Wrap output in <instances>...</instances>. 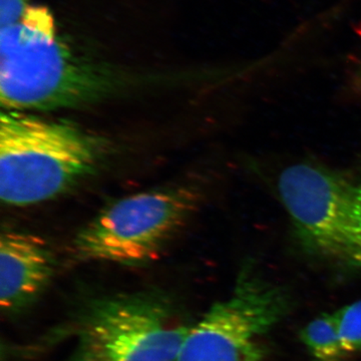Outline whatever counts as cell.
Masks as SVG:
<instances>
[{"label":"cell","instance_id":"6da1fadb","mask_svg":"<svg viewBox=\"0 0 361 361\" xmlns=\"http://www.w3.org/2000/svg\"><path fill=\"white\" fill-rule=\"evenodd\" d=\"M185 82V73L133 70L59 33L49 7L30 6L0 30V104L6 111L84 108L137 90Z\"/></svg>","mask_w":361,"mask_h":361},{"label":"cell","instance_id":"30bf717a","mask_svg":"<svg viewBox=\"0 0 361 361\" xmlns=\"http://www.w3.org/2000/svg\"><path fill=\"white\" fill-rule=\"evenodd\" d=\"M30 0H0V26L13 25L23 18L30 6Z\"/></svg>","mask_w":361,"mask_h":361},{"label":"cell","instance_id":"ba28073f","mask_svg":"<svg viewBox=\"0 0 361 361\" xmlns=\"http://www.w3.org/2000/svg\"><path fill=\"white\" fill-rule=\"evenodd\" d=\"M300 339L316 361H345L334 312L313 318L300 331Z\"/></svg>","mask_w":361,"mask_h":361},{"label":"cell","instance_id":"9c48e42d","mask_svg":"<svg viewBox=\"0 0 361 361\" xmlns=\"http://www.w3.org/2000/svg\"><path fill=\"white\" fill-rule=\"evenodd\" d=\"M337 327L346 355L353 356L361 351V299L334 311Z\"/></svg>","mask_w":361,"mask_h":361},{"label":"cell","instance_id":"7a4b0ae2","mask_svg":"<svg viewBox=\"0 0 361 361\" xmlns=\"http://www.w3.org/2000/svg\"><path fill=\"white\" fill-rule=\"evenodd\" d=\"M106 153L104 140L75 123L32 111H2V203L23 207L56 198L94 174Z\"/></svg>","mask_w":361,"mask_h":361},{"label":"cell","instance_id":"5b68a950","mask_svg":"<svg viewBox=\"0 0 361 361\" xmlns=\"http://www.w3.org/2000/svg\"><path fill=\"white\" fill-rule=\"evenodd\" d=\"M278 193L306 250L361 273V184L295 164L280 175Z\"/></svg>","mask_w":361,"mask_h":361},{"label":"cell","instance_id":"52a82bcc","mask_svg":"<svg viewBox=\"0 0 361 361\" xmlns=\"http://www.w3.org/2000/svg\"><path fill=\"white\" fill-rule=\"evenodd\" d=\"M56 272L54 253L35 235L7 230L0 237V305L16 314L47 290Z\"/></svg>","mask_w":361,"mask_h":361},{"label":"cell","instance_id":"277c9868","mask_svg":"<svg viewBox=\"0 0 361 361\" xmlns=\"http://www.w3.org/2000/svg\"><path fill=\"white\" fill-rule=\"evenodd\" d=\"M192 187L161 188L114 202L80 228L73 240L80 260L127 266L161 255L198 208Z\"/></svg>","mask_w":361,"mask_h":361},{"label":"cell","instance_id":"8992f818","mask_svg":"<svg viewBox=\"0 0 361 361\" xmlns=\"http://www.w3.org/2000/svg\"><path fill=\"white\" fill-rule=\"evenodd\" d=\"M288 308L279 287L247 267L231 295L191 325L176 361H262L265 339Z\"/></svg>","mask_w":361,"mask_h":361},{"label":"cell","instance_id":"3957f363","mask_svg":"<svg viewBox=\"0 0 361 361\" xmlns=\"http://www.w3.org/2000/svg\"><path fill=\"white\" fill-rule=\"evenodd\" d=\"M191 325L161 293L102 297L80 316L70 361H176Z\"/></svg>","mask_w":361,"mask_h":361}]
</instances>
